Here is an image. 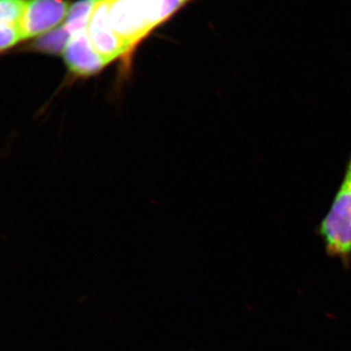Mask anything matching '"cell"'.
<instances>
[{
	"mask_svg": "<svg viewBox=\"0 0 351 351\" xmlns=\"http://www.w3.org/2000/svg\"><path fill=\"white\" fill-rule=\"evenodd\" d=\"M329 258L339 260L343 269L351 267V157L329 211L317 228Z\"/></svg>",
	"mask_w": 351,
	"mask_h": 351,
	"instance_id": "6da1fadb",
	"label": "cell"
},
{
	"mask_svg": "<svg viewBox=\"0 0 351 351\" xmlns=\"http://www.w3.org/2000/svg\"><path fill=\"white\" fill-rule=\"evenodd\" d=\"M69 8L66 0H25L24 14L18 27L23 40L56 29L66 19Z\"/></svg>",
	"mask_w": 351,
	"mask_h": 351,
	"instance_id": "7a4b0ae2",
	"label": "cell"
},
{
	"mask_svg": "<svg viewBox=\"0 0 351 351\" xmlns=\"http://www.w3.org/2000/svg\"><path fill=\"white\" fill-rule=\"evenodd\" d=\"M87 34L94 50L106 64L117 59L127 51L110 25L108 0H99L94 6L88 23Z\"/></svg>",
	"mask_w": 351,
	"mask_h": 351,
	"instance_id": "3957f363",
	"label": "cell"
},
{
	"mask_svg": "<svg viewBox=\"0 0 351 351\" xmlns=\"http://www.w3.org/2000/svg\"><path fill=\"white\" fill-rule=\"evenodd\" d=\"M64 57L69 69L80 75L93 73L106 64L90 43L87 29L71 34Z\"/></svg>",
	"mask_w": 351,
	"mask_h": 351,
	"instance_id": "277c9868",
	"label": "cell"
},
{
	"mask_svg": "<svg viewBox=\"0 0 351 351\" xmlns=\"http://www.w3.org/2000/svg\"><path fill=\"white\" fill-rule=\"evenodd\" d=\"M149 29L170 17L181 6V0H129Z\"/></svg>",
	"mask_w": 351,
	"mask_h": 351,
	"instance_id": "5b68a950",
	"label": "cell"
},
{
	"mask_svg": "<svg viewBox=\"0 0 351 351\" xmlns=\"http://www.w3.org/2000/svg\"><path fill=\"white\" fill-rule=\"evenodd\" d=\"M71 36V34L66 27L64 25H60L47 34L39 36L36 40L29 44V48L31 50L48 53V54H59V53H64Z\"/></svg>",
	"mask_w": 351,
	"mask_h": 351,
	"instance_id": "8992f818",
	"label": "cell"
},
{
	"mask_svg": "<svg viewBox=\"0 0 351 351\" xmlns=\"http://www.w3.org/2000/svg\"><path fill=\"white\" fill-rule=\"evenodd\" d=\"M98 1L99 0H80L71 5L64 25L71 34L87 29L90 16Z\"/></svg>",
	"mask_w": 351,
	"mask_h": 351,
	"instance_id": "52a82bcc",
	"label": "cell"
},
{
	"mask_svg": "<svg viewBox=\"0 0 351 351\" xmlns=\"http://www.w3.org/2000/svg\"><path fill=\"white\" fill-rule=\"evenodd\" d=\"M25 0H0V27H19Z\"/></svg>",
	"mask_w": 351,
	"mask_h": 351,
	"instance_id": "ba28073f",
	"label": "cell"
},
{
	"mask_svg": "<svg viewBox=\"0 0 351 351\" xmlns=\"http://www.w3.org/2000/svg\"><path fill=\"white\" fill-rule=\"evenodd\" d=\"M22 41L19 27H0V55L5 54Z\"/></svg>",
	"mask_w": 351,
	"mask_h": 351,
	"instance_id": "9c48e42d",
	"label": "cell"
},
{
	"mask_svg": "<svg viewBox=\"0 0 351 351\" xmlns=\"http://www.w3.org/2000/svg\"><path fill=\"white\" fill-rule=\"evenodd\" d=\"M182 2L186 1V0H181Z\"/></svg>",
	"mask_w": 351,
	"mask_h": 351,
	"instance_id": "30bf717a",
	"label": "cell"
}]
</instances>
